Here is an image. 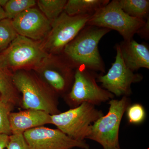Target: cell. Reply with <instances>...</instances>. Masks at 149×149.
Listing matches in <instances>:
<instances>
[{
	"label": "cell",
	"mask_w": 149,
	"mask_h": 149,
	"mask_svg": "<svg viewBox=\"0 0 149 149\" xmlns=\"http://www.w3.org/2000/svg\"><path fill=\"white\" fill-rule=\"evenodd\" d=\"M109 29L86 25L62 52L75 69L84 68L93 72H105V66L99 52L100 41Z\"/></svg>",
	"instance_id": "cell-1"
},
{
	"label": "cell",
	"mask_w": 149,
	"mask_h": 149,
	"mask_svg": "<svg viewBox=\"0 0 149 149\" xmlns=\"http://www.w3.org/2000/svg\"><path fill=\"white\" fill-rule=\"evenodd\" d=\"M14 85L21 93V106L25 109L42 111L51 115L58 114V95L45 82L27 71L12 74Z\"/></svg>",
	"instance_id": "cell-2"
},
{
	"label": "cell",
	"mask_w": 149,
	"mask_h": 149,
	"mask_svg": "<svg viewBox=\"0 0 149 149\" xmlns=\"http://www.w3.org/2000/svg\"><path fill=\"white\" fill-rule=\"evenodd\" d=\"M49 58L43 45L18 35L0 54V68L9 72L25 68H38Z\"/></svg>",
	"instance_id": "cell-3"
},
{
	"label": "cell",
	"mask_w": 149,
	"mask_h": 149,
	"mask_svg": "<svg viewBox=\"0 0 149 149\" xmlns=\"http://www.w3.org/2000/svg\"><path fill=\"white\" fill-rule=\"evenodd\" d=\"M107 113L102 116L91 125L87 139L98 143L103 149H120L119 129L123 115L130 104L128 97L109 101Z\"/></svg>",
	"instance_id": "cell-4"
},
{
	"label": "cell",
	"mask_w": 149,
	"mask_h": 149,
	"mask_svg": "<svg viewBox=\"0 0 149 149\" xmlns=\"http://www.w3.org/2000/svg\"><path fill=\"white\" fill-rule=\"evenodd\" d=\"M104 115L95 106L84 103L64 112L51 115L52 124L70 138L84 141L90 133L91 125Z\"/></svg>",
	"instance_id": "cell-5"
},
{
	"label": "cell",
	"mask_w": 149,
	"mask_h": 149,
	"mask_svg": "<svg viewBox=\"0 0 149 149\" xmlns=\"http://www.w3.org/2000/svg\"><path fill=\"white\" fill-rule=\"evenodd\" d=\"M97 77L95 72L84 68L75 69L72 87L65 96L70 107L73 108L84 103L98 105L113 99L114 95L98 85Z\"/></svg>",
	"instance_id": "cell-6"
},
{
	"label": "cell",
	"mask_w": 149,
	"mask_h": 149,
	"mask_svg": "<svg viewBox=\"0 0 149 149\" xmlns=\"http://www.w3.org/2000/svg\"><path fill=\"white\" fill-rule=\"evenodd\" d=\"M146 22L129 16L122 10L118 0H112L92 15L87 25L116 30L124 40H129Z\"/></svg>",
	"instance_id": "cell-7"
},
{
	"label": "cell",
	"mask_w": 149,
	"mask_h": 149,
	"mask_svg": "<svg viewBox=\"0 0 149 149\" xmlns=\"http://www.w3.org/2000/svg\"><path fill=\"white\" fill-rule=\"evenodd\" d=\"M90 15L71 16L64 11L52 22V27L44 46L46 51L53 54L62 52L87 25Z\"/></svg>",
	"instance_id": "cell-8"
},
{
	"label": "cell",
	"mask_w": 149,
	"mask_h": 149,
	"mask_svg": "<svg viewBox=\"0 0 149 149\" xmlns=\"http://www.w3.org/2000/svg\"><path fill=\"white\" fill-rule=\"evenodd\" d=\"M115 60L107 74L97 75V82L102 87L116 97H128L132 94L131 85L141 82L143 77L136 73L125 65L118 44L116 45Z\"/></svg>",
	"instance_id": "cell-9"
},
{
	"label": "cell",
	"mask_w": 149,
	"mask_h": 149,
	"mask_svg": "<svg viewBox=\"0 0 149 149\" xmlns=\"http://www.w3.org/2000/svg\"><path fill=\"white\" fill-rule=\"evenodd\" d=\"M29 149H91L85 141H77L58 129L39 126L23 133Z\"/></svg>",
	"instance_id": "cell-10"
},
{
	"label": "cell",
	"mask_w": 149,
	"mask_h": 149,
	"mask_svg": "<svg viewBox=\"0 0 149 149\" xmlns=\"http://www.w3.org/2000/svg\"><path fill=\"white\" fill-rule=\"evenodd\" d=\"M12 21L18 35L36 41L46 38L52 27V22L33 8L24 11Z\"/></svg>",
	"instance_id": "cell-11"
},
{
	"label": "cell",
	"mask_w": 149,
	"mask_h": 149,
	"mask_svg": "<svg viewBox=\"0 0 149 149\" xmlns=\"http://www.w3.org/2000/svg\"><path fill=\"white\" fill-rule=\"evenodd\" d=\"M53 65L39 68V73L42 80L58 95L68 93L72 87L74 72L68 63L59 60H54Z\"/></svg>",
	"instance_id": "cell-12"
},
{
	"label": "cell",
	"mask_w": 149,
	"mask_h": 149,
	"mask_svg": "<svg viewBox=\"0 0 149 149\" xmlns=\"http://www.w3.org/2000/svg\"><path fill=\"white\" fill-rule=\"evenodd\" d=\"M9 120L12 134L23 133L32 128L52 124L50 114L45 111L35 109L11 112Z\"/></svg>",
	"instance_id": "cell-13"
},
{
	"label": "cell",
	"mask_w": 149,
	"mask_h": 149,
	"mask_svg": "<svg viewBox=\"0 0 149 149\" xmlns=\"http://www.w3.org/2000/svg\"><path fill=\"white\" fill-rule=\"evenodd\" d=\"M125 65L135 72L141 68H149V49L147 45L132 39L123 40L118 44Z\"/></svg>",
	"instance_id": "cell-14"
},
{
	"label": "cell",
	"mask_w": 149,
	"mask_h": 149,
	"mask_svg": "<svg viewBox=\"0 0 149 149\" xmlns=\"http://www.w3.org/2000/svg\"><path fill=\"white\" fill-rule=\"evenodd\" d=\"M109 0H68L63 11L70 16H92L100 8L107 5Z\"/></svg>",
	"instance_id": "cell-15"
},
{
	"label": "cell",
	"mask_w": 149,
	"mask_h": 149,
	"mask_svg": "<svg viewBox=\"0 0 149 149\" xmlns=\"http://www.w3.org/2000/svg\"><path fill=\"white\" fill-rule=\"evenodd\" d=\"M0 97L3 101L21 106V99L14 85L12 74L0 68Z\"/></svg>",
	"instance_id": "cell-16"
},
{
	"label": "cell",
	"mask_w": 149,
	"mask_h": 149,
	"mask_svg": "<svg viewBox=\"0 0 149 149\" xmlns=\"http://www.w3.org/2000/svg\"><path fill=\"white\" fill-rule=\"evenodd\" d=\"M122 10L129 16L146 20L149 17L148 0H118Z\"/></svg>",
	"instance_id": "cell-17"
},
{
	"label": "cell",
	"mask_w": 149,
	"mask_h": 149,
	"mask_svg": "<svg viewBox=\"0 0 149 149\" xmlns=\"http://www.w3.org/2000/svg\"><path fill=\"white\" fill-rule=\"evenodd\" d=\"M66 0H39L37 3L41 12L51 22L63 12Z\"/></svg>",
	"instance_id": "cell-18"
},
{
	"label": "cell",
	"mask_w": 149,
	"mask_h": 149,
	"mask_svg": "<svg viewBox=\"0 0 149 149\" xmlns=\"http://www.w3.org/2000/svg\"><path fill=\"white\" fill-rule=\"evenodd\" d=\"M18 35L11 19L0 20V51L5 50Z\"/></svg>",
	"instance_id": "cell-19"
},
{
	"label": "cell",
	"mask_w": 149,
	"mask_h": 149,
	"mask_svg": "<svg viewBox=\"0 0 149 149\" xmlns=\"http://www.w3.org/2000/svg\"><path fill=\"white\" fill-rule=\"evenodd\" d=\"M36 4L34 0H9L4 7L7 18L12 20L16 17Z\"/></svg>",
	"instance_id": "cell-20"
},
{
	"label": "cell",
	"mask_w": 149,
	"mask_h": 149,
	"mask_svg": "<svg viewBox=\"0 0 149 149\" xmlns=\"http://www.w3.org/2000/svg\"><path fill=\"white\" fill-rule=\"evenodd\" d=\"M14 107L11 104L3 101L0 97V134L11 135L9 116Z\"/></svg>",
	"instance_id": "cell-21"
},
{
	"label": "cell",
	"mask_w": 149,
	"mask_h": 149,
	"mask_svg": "<svg viewBox=\"0 0 149 149\" xmlns=\"http://www.w3.org/2000/svg\"><path fill=\"white\" fill-rule=\"evenodd\" d=\"M126 116L130 124L138 125L144 122L146 113L143 106L139 103L130 104L126 109Z\"/></svg>",
	"instance_id": "cell-22"
},
{
	"label": "cell",
	"mask_w": 149,
	"mask_h": 149,
	"mask_svg": "<svg viewBox=\"0 0 149 149\" xmlns=\"http://www.w3.org/2000/svg\"><path fill=\"white\" fill-rule=\"evenodd\" d=\"M6 148L7 149H29L23 133L12 134L9 136Z\"/></svg>",
	"instance_id": "cell-23"
},
{
	"label": "cell",
	"mask_w": 149,
	"mask_h": 149,
	"mask_svg": "<svg viewBox=\"0 0 149 149\" xmlns=\"http://www.w3.org/2000/svg\"><path fill=\"white\" fill-rule=\"evenodd\" d=\"M136 34L142 39L148 40L149 38V17L146 19V23L138 30Z\"/></svg>",
	"instance_id": "cell-24"
},
{
	"label": "cell",
	"mask_w": 149,
	"mask_h": 149,
	"mask_svg": "<svg viewBox=\"0 0 149 149\" xmlns=\"http://www.w3.org/2000/svg\"><path fill=\"white\" fill-rule=\"evenodd\" d=\"M9 136L6 134H0V149L6 148L8 143Z\"/></svg>",
	"instance_id": "cell-25"
},
{
	"label": "cell",
	"mask_w": 149,
	"mask_h": 149,
	"mask_svg": "<svg viewBox=\"0 0 149 149\" xmlns=\"http://www.w3.org/2000/svg\"><path fill=\"white\" fill-rule=\"evenodd\" d=\"M5 18L7 17L4 10L0 6V20Z\"/></svg>",
	"instance_id": "cell-26"
},
{
	"label": "cell",
	"mask_w": 149,
	"mask_h": 149,
	"mask_svg": "<svg viewBox=\"0 0 149 149\" xmlns=\"http://www.w3.org/2000/svg\"><path fill=\"white\" fill-rule=\"evenodd\" d=\"M8 0H0V6L1 7H5L7 3Z\"/></svg>",
	"instance_id": "cell-27"
}]
</instances>
